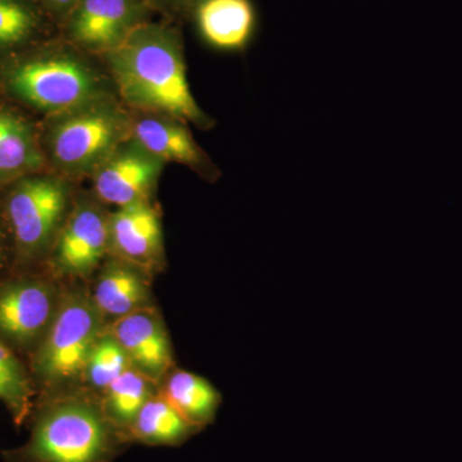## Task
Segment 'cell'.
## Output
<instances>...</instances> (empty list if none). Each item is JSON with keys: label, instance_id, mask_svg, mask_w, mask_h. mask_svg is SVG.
Segmentation results:
<instances>
[{"label": "cell", "instance_id": "obj_10", "mask_svg": "<svg viewBox=\"0 0 462 462\" xmlns=\"http://www.w3.org/2000/svg\"><path fill=\"white\" fill-rule=\"evenodd\" d=\"M141 0H79L69 21V35L91 51L114 50L135 29Z\"/></svg>", "mask_w": 462, "mask_h": 462}, {"label": "cell", "instance_id": "obj_11", "mask_svg": "<svg viewBox=\"0 0 462 462\" xmlns=\"http://www.w3.org/2000/svg\"><path fill=\"white\" fill-rule=\"evenodd\" d=\"M109 248L124 263L153 269L163 254L160 215L149 200L118 207L109 216Z\"/></svg>", "mask_w": 462, "mask_h": 462}, {"label": "cell", "instance_id": "obj_1", "mask_svg": "<svg viewBox=\"0 0 462 462\" xmlns=\"http://www.w3.org/2000/svg\"><path fill=\"white\" fill-rule=\"evenodd\" d=\"M106 56L116 87L134 108L203 129L214 124L191 94L181 44L171 30L141 23Z\"/></svg>", "mask_w": 462, "mask_h": 462}, {"label": "cell", "instance_id": "obj_19", "mask_svg": "<svg viewBox=\"0 0 462 462\" xmlns=\"http://www.w3.org/2000/svg\"><path fill=\"white\" fill-rule=\"evenodd\" d=\"M152 382L144 374L130 366L106 391L103 411L112 424L129 440V430L145 402L153 396ZM130 442V440H129Z\"/></svg>", "mask_w": 462, "mask_h": 462}, {"label": "cell", "instance_id": "obj_16", "mask_svg": "<svg viewBox=\"0 0 462 462\" xmlns=\"http://www.w3.org/2000/svg\"><path fill=\"white\" fill-rule=\"evenodd\" d=\"M148 300L149 289L141 269L124 261L109 264L102 273L93 297L100 315L115 319L144 309Z\"/></svg>", "mask_w": 462, "mask_h": 462}, {"label": "cell", "instance_id": "obj_2", "mask_svg": "<svg viewBox=\"0 0 462 462\" xmlns=\"http://www.w3.org/2000/svg\"><path fill=\"white\" fill-rule=\"evenodd\" d=\"M0 87L11 98L51 116L111 98L102 76L76 54L23 51L0 69Z\"/></svg>", "mask_w": 462, "mask_h": 462}, {"label": "cell", "instance_id": "obj_4", "mask_svg": "<svg viewBox=\"0 0 462 462\" xmlns=\"http://www.w3.org/2000/svg\"><path fill=\"white\" fill-rule=\"evenodd\" d=\"M133 120L112 98L51 116L42 149L45 158L69 175H93L132 138Z\"/></svg>", "mask_w": 462, "mask_h": 462}, {"label": "cell", "instance_id": "obj_14", "mask_svg": "<svg viewBox=\"0 0 462 462\" xmlns=\"http://www.w3.org/2000/svg\"><path fill=\"white\" fill-rule=\"evenodd\" d=\"M132 141L162 162L205 170L207 160L180 121L167 116L142 117L133 123Z\"/></svg>", "mask_w": 462, "mask_h": 462}, {"label": "cell", "instance_id": "obj_7", "mask_svg": "<svg viewBox=\"0 0 462 462\" xmlns=\"http://www.w3.org/2000/svg\"><path fill=\"white\" fill-rule=\"evenodd\" d=\"M163 165L129 139L93 173L94 189L103 202L117 207L149 200Z\"/></svg>", "mask_w": 462, "mask_h": 462}, {"label": "cell", "instance_id": "obj_25", "mask_svg": "<svg viewBox=\"0 0 462 462\" xmlns=\"http://www.w3.org/2000/svg\"><path fill=\"white\" fill-rule=\"evenodd\" d=\"M184 2H194V0H184ZM202 2V0H200Z\"/></svg>", "mask_w": 462, "mask_h": 462}, {"label": "cell", "instance_id": "obj_22", "mask_svg": "<svg viewBox=\"0 0 462 462\" xmlns=\"http://www.w3.org/2000/svg\"><path fill=\"white\" fill-rule=\"evenodd\" d=\"M130 366L132 364L126 352L107 331L100 334L94 343L84 374L94 387L106 389Z\"/></svg>", "mask_w": 462, "mask_h": 462}, {"label": "cell", "instance_id": "obj_6", "mask_svg": "<svg viewBox=\"0 0 462 462\" xmlns=\"http://www.w3.org/2000/svg\"><path fill=\"white\" fill-rule=\"evenodd\" d=\"M102 315L83 294L66 298L33 358V372L45 383H60L85 372L94 343L102 334Z\"/></svg>", "mask_w": 462, "mask_h": 462}, {"label": "cell", "instance_id": "obj_15", "mask_svg": "<svg viewBox=\"0 0 462 462\" xmlns=\"http://www.w3.org/2000/svg\"><path fill=\"white\" fill-rule=\"evenodd\" d=\"M47 158L38 134L25 117L0 108V184L42 171Z\"/></svg>", "mask_w": 462, "mask_h": 462}, {"label": "cell", "instance_id": "obj_24", "mask_svg": "<svg viewBox=\"0 0 462 462\" xmlns=\"http://www.w3.org/2000/svg\"><path fill=\"white\" fill-rule=\"evenodd\" d=\"M3 256V234L2 231H0V260H2Z\"/></svg>", "mask_w": 462, "mask_h": 462}, {"label": "cell", "instance_id": "obj_8", "mask_svg": "<svg viewBox=\"0 0 462 462\" xmlns=\"http://www.w3.org/2000/svg\"><path fill=\"white\" fill-rule=\"evenodd\" d=\"M109 248V216L91 203H80L66 217L54 243L58 273L83 276L93 272Z\"/></svg>", "mask_w": 462, "mask_h": 462}, {"label": "cell", "instance_id": "obj_23", "mask_svg": "<svg viewBox=\"0 0 462 462\" xmlns=\"http://www.w3.org/2000/svg\"><path fill=\"white\" fill-rule=\"evenodd\" d=\"M42 7L57 14H65L69 9H74L79 0H35Z\"/></svg>", "mask_w": 462, "mask_h": 462}, {"label": "cell", "instance_id": "obj_3", "mask_svg": "<svg viewBox=\"0 0 462 462\" xmlns=\"http://www.w3.org/2000/svg\"><path fill=\"white\" fill-rule=\"evenodd\" d=\"M125 442L103 409L72 398L42 410L29 442L5 456L8 462H109Z\"/></svg>", "mask_w": 462, "mask_h": 462}, {"label": "cell", "instance_id": "obj_18", "mask_svg": "<svg viewBox=\"0 0 462 462\" xmlns=\"http://www.w3.org/2000/svg\"><path fill=\"white\" fill-rule=\"evenodd\" d=\"M196 427L176 411L162 394H153L136 416L129 430V440L152 446H173L184 442Z\"/></svg>", "mask_w": 462, "mask_h": 462}, {"label": "cell", "instance_id": "obj_13", "mask_svg": "<svg viewBox=\"0 0 462 462\" xmlns=\"http://www.w3.org/2000/svg\"><path fill=\"white\" fill-rule=\"evenodd\" d=\"M197 23L203 41L214 50L245 51L256 30V9L251 0H202Z\"/></svg>", "mask_w": 462, "mask_h": 462}, {"label": "cell", "instance_id": "obj_9", "mask_svg": "<svg viewBox=\"0 0 462 462\" xmlns=\"http://www.w3.org/2000/svg\"><path fill=\"white\" fill-rule=\"evenodd\" d=\"M57 311L53 288L39 281L7 282L0 287V334L29 346L50 329Z\"/></svg>", "mask_w": 462, "mask_h": 462}, {"label": "cell", "instance_id": "obj_17", "mask_svg": "<svg viewBox=\"0 0 462 462\" xmlns=\"http://www.w3.org/2000/svg\"><path fill=\"white\" fill-rule=\"evenodd\" d=\"M162 396L197 430L214 420L221 403L220 392L208 380L188 372L172 374Z\"/></svg>", "mask_w": 462, "mask_h": 462}, {"label": "cell", "instance_id": "obj_5", "mask_svg": "<svg viewBox=\"0 0 462 462\" xmlns=\"http://www.w3.org/2000/svg\"><path fill=\"white\" fill-rule=\"evenodd\" d=\"M5 211L18 254L38 257L57 238L66 220L69 188L57 176H26L12 182Z\"/></svg>", "mask_w": 462, "mask_h": 462}, {"label": "cell", "instance_id": "obj_21", "mask_svg": "<svg viewBox=\"0 0 462 462\" xmlns=\"http://www.w3.org/2000/svg\"><path fill=\"white\" fill-rule=\"evenodd\" d=\"M32 389L23 365L0 339V401L17 425L23 424L32 407Z\"/></svg>", "mask_w": 462, "mask_h": 462}, {"label": "cell", "instance_id": "obj_12", "mask_svg": "<svg viewBox=\"0 0 462 462\" xmlns=\"http://www.w3.org/2000/svg\"><path fill=\"white\" fill-rule=\"evenodd\" d=\"M109 333L126 352L134 369L158 380L172 363L171 346L160 318L148 309L116 319Z\"/></svg>", "mask_w": 462, "mask_h": 462}, {"label": "cell", "instance_id": "obj_20", "mask_svg": "<svg viewBox=\"0 0 462 462\" xmlns=\"http://www.w3.org/2000/svg\"><path fill=\"white\" fill-rule=\"evenodd\" d=\"M44 21L35 0H0V57L23 53L41 38Z\"/></svg>", "mask_w": 462, "mask_h": 462}]
</instances>
